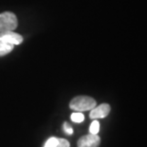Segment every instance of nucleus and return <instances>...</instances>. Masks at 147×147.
Listing matches in <instances>:
<instances>
[{"instance_id": "0eeeda50", "label": "nucleus", "mask_w": 147, "mask_h": 147, "mask_svg": "<svg viewBox=\"0 0 147 147\" xmlns=\"http://www.w3.org/2000/svg\"><path fill=\"white\" fill-rule=\"evenodd\" d=\"M84 120V116L83 115V113L81 112H74V113L71 114V121H74V123H80Z\"/></svg>"}, {"instance_id": "9b49d317", "label": "nucleus", "mask_w": 147, "mask_h": 147, "mask_svg": "<svg viewBox=\"0 0 147 147\" xmlns=\"http://www.w3.org/2000/svg\"><path fill=\"white\" fill-rule=\"evenodd\" d=\"M64 130H65V132L67 134V135H72L73 129H72V127H71L67 123H64Z\"/></svg>"}, {"instance_id": "6e6552de", "label": "nucleus", "mask_w": 147, "mask_h": 147, "mask_svg": "<svg viewBox=\"0 0 147 147\" xmlns=\"http://www.w3.org/2000/svg\"><path fill=\"white\" fill-rule=\"evenodd\" d=\"M100 131V123L98 121H93L92 123L90 124L89 132L91 134H98Z\"/></svg>"}, {"instance_id": "f03ea898", "label": "nucleus", "mask_w": 147, "mask_h": 147, "mask_svg": "<svg viewBox=\"0 0 147 147\" xmlns=\"http://www.w3.org/2000/svg\"><path fill=\"white\" fill-rule=\"evenodd\" d=\"M18 22L14 13L5 11L0 13V32H11L17 28Z\"/></svg>"}, {"instance_id": "7ed1b4c3", "label": "nucleus", "mask_w": 147, "mask_h": 147, "mask_svg": "<svg viewBox=\"0 0 147 147\" xmlns=\"http://www.w3.org/2000/svg\"><path fill=\"white\" fill-rule=\"evenodd\" d=\"M101 139L97 134L89 133L88 135L83 136L78 140V147H98Z\"/></svg>"}, {"instance_id": "20e7f679", "label": "nucleus", "mask_w": 147, "mask_h": 147, "mask_svg": "<svg viewBox=\"0 0 147 147\" xmlns=\"http://www.w3.org/2000/svg\"><path fill=\"white\" fill-rule=\"evenodd\" d=\"M0 41L6 42L11 45H20L23 42V37L20 34L14 32L13 30L11 32H0Z\"/></svg>"}, {"instance_id": "9d476101", "label": "nucleus", "mask_w": 147, "mask_h": 147, "mask_svg": "<svg viewBox=\"0 0 147 147\" xmlns=\"http://www.w3.org/2000/svg\"><path fill=\"white\" fill-rule=\"evenodd\" d=\"M69 142L65 139H58V142L56 147H69Z\"/></svg>"}, {"instance_id": "1a4fd4ad", "label": "nucleus", "mask_w": 147, "mask_h": 147, "mask_svg": "<svg viewBox=\"0 0 147 147\" xmlns=\"http://www.w3.org/2000/svg\"><path fill=\"white\" fill-rule=\"evenodd\" d=\"M58 142V139L55 137H51L47 140V142L45 143V146L44 147H56Z\"/></svg>"}, {"instance_id": "423d86ee", "label": "nucleus", "mask_w": 147, "mask_h": 147, "mask_svg": "<svg viewBox=\"0 0 147 147\" xmlns=\"http://www.w3.org/2000/svg\"><path fill=\"white\" fill-rule=\"evenodd\" d=\"M13 47H14L13 45H11V44H8L6 42L0 41V57L9 54V53L13 49Z\"/></svg>"}, {"instance_id": "39448f33", "label": "nucleus", "mask_w": 147, "mask_h": 147, "mask_svg": "<svg viewBox=\"0 0 147 147\" xmlns=\"http://www.w3.org/2000/svg\"><path fill=\"white\" fill-rule=\"evenodd\" d=\"M110 112V105L107 104L100 105L99 106H95L94 108L91 109L89 114L90 119L92 120H97V119H102L105 118L106 116Z\"/></svg>"}, {"instance_id": "f257e3e1", "label": "nucleus", "mask_w": 147, "mask_h": 147, "mask_svg": "<svg viewBox=\"0 0 147 147\" xmlns=\"http://www.w3.org/2000/svg\"><path fill=\"white\" fill-rule=\"evenodd\" d=\"M96 106V101L88 96H77L69 102V107L74 111L83 112L91 110Z\"/></svg>"}]
</instances>
